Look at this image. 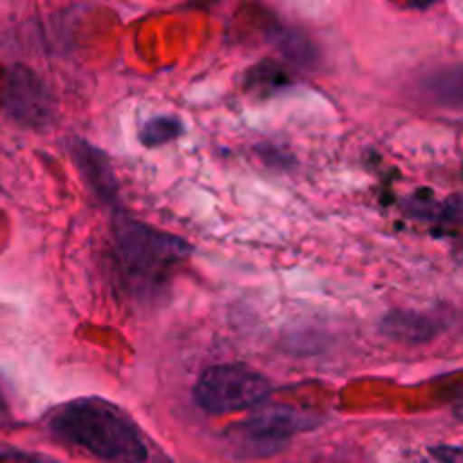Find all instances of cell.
<instances>
[{"instance_id": "cell-1", "label": "cell", "mask_w": 463, "mask_h": 463, "mask_svg": "<svg viewBox=\"0 0 463 463\" xmlns=\"http://www.w3.org/2000/svg\"><path fill=\"white\" fill-rule=\"evenodd\" d=\"M50 432L113 463L147 461V446L134 420L102 398H77L54 407L45 419Z\"/></svg>"}, {"instance_id": "cell-2", "label": "cell", "mask_w": 463, "mask_h": 463, "mask_svg": "<svg viewBox=\"0 0 463 463\" xmlns=\"http://www.w3.org/2000/svg\"><path fill=\"white\" fill-rule=\"evenodd\" d=\"M113 247H116V258L122 271L131 280L143 285H156L167 271H172V267L193 253V247L185 240L131 220V217L116 220Z\"/></svg>"}, {"instance_id": "cell-3", "label": "cell", "mask_w": 463, "mask_h": 463, "mask_svg": "<svg viewBox=\"0 0 463 463\" xmlns=\"http://www.w3.org/2000/svg\"><path fill=\"white\" fill-rule=\"evenodd\" d=\"M271 393V380L247 364H220L194 384V402L206 414H238L258 407Z\"/></svg>"}, {"instance_id": "cell-4", "label": "cell", "mask_w": 463, "mask_h": 463, "mask_svg": "<svg viewBox=\"0 0 463 463\" xmlns=\"http://www.w3.org/2000/svg\"><path fill=\"white\" fill-rule=\"evenodd\" d=\"M324 423V416L294 407H269L251 419L229 428L231 446L251 457H269L283 450L297 434L310 432Z\"/></svg>"}, {"instance_id": "cell-5", "label": "cell", "mask_w": 463, "mask_h": 463, "mask_svg": "<svg viewBox=\"0 0 463 463\" xmlns=\"http://www.w3.org/2000/svg\"><path fill=\"white\" fill-rule=\"evenodd\" d=\"M3 109L14 122L39 129L52 122L54 104L48 86L27 66H12L5 72Z\"/></svg>"}, {"instance_id": "cell-6", "label": "cell", "mask_w": 463, "mask_h": 463, "mask_svg": "<svg viewBox=\"0 0 463 463\" xmlns=\"http://www.w3.org/2000/svg\"><path fill=\"white\" fill-rule=\"evenodd\" d=\"M419 90L434 107L463 113V63L439 66L425 72L420 77Z\"/></svg>"}, {"instance_id": "cell-7", "label": "cell", "mask_w": 463, "mask_h": 463, "mask_svg": "<svg viewBox=\"0 0 463 463\" xmlns=\"http://www.w3.org/2000/svg\"><path fill=\"white\" fill-rule=\"evenodd\" d=\"M380 330H383L384 337L393 339V342L414 346V344L432 342L441 330V324L425 312L393 310L384 317Z\"/></svg>"}, {"instance_id": "cell-8", "label": "cell", "mask_w": 463, "mask_h": 463, "mask_svg": "<svg viewBox=\"0 0 463 463\" xmlns=\"http://www.w3.org/2000/svg\"><path fill=\"white\" fill-rule=\"evenodd\" d=\"M71 154L75 158L77 167H80L81 176H84L86 184L90 185L95 194H99L104 202L116 197V176H113L111 165H109V158L98 147L84 143V140H72Z\"/></svg>"}, {"instance_id": "cell-9", "label": "cell", "mask_w": 463, "mask_h": 463, "mask_svg": "<svg viewBox=\"0 0 463 463\" xmlns=\"http://www.w3.org/2000/svg\"><path fill=\"white\" fill-rule=\"evenodd\" d=\"M274 41L280 48V52L292 59L294 63H298V66H315L317 59H319L312 41L306 34H301V32L283 27V30L276 32Z\"/></svg>"}, {"instance_id": "cell-10", "label": "cell", "mask_w": 463, "mask_h": 463, "mask_svg": "<svg viewBox=\"0 0 463 463\" xmlns=\"http://www.w3.org/2000/svg\"><path fill=\"white\" fill-rule=\"evenodd\" d=\"M184 134V125L175 116H158L140 127V143L145 147H161Z\"/></svg>"}, {"instance_id": "cell-11", "label": "cell", "mask_w": 463, "mask_h": 463, "mask_svg": "<svg viewBox=\"0 0 463 463\" xmlns=\"http://www.w3.org/2000/svg\"><path fill=\"white\" fill-rule=\"evenodd\" d=\"M289 81L288 72L279 66L276 61L267 59V61L258 63L256 68L249 71V89L251 90H276Z\"/></svg>"}, {"instance_id": "cell-12", "label": "cell", "mask_w": 463, "mask_h": 463, "mask_svg": "<svg viewBox=\"0 0 463 463\" xmlns=\"http://www.w3.org/2000/svg\"><path fill=\"white\" fill-rule=\"evenodd\" d=\"M430 455L439 463H463V446H434Z\"/></svg>"}, {"instance_id": "cell-13", "label": "cell", "mask_w": 463, "mask_h": 463, "mask_svg": "<svg viewBox=\"0 0 463 463\" xmlns=\"http://www.w3.org/2000/svg\"><path fill=\"white\" fill-rule=\"evenodd\" d=\"M9 416V410H7V401H5L3 392H0V423H5Z\"/></svg>"}, {"instance_id": "cell-14", "label": "cell", "mask_w": 463, "mask_h": 463, "mask_svg": "<svg viewBox=\"0 0 463 463\" xmlns=\"http://www.w3.org/2000/svg\"><path fill=\"white\" fill-rule=\"evenodd\" d=\"M455 416H457V419H459L461 423H463V402H461V405H457V407H455Z\"/></svg>"}]
</instances>
